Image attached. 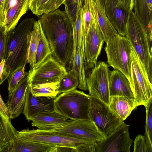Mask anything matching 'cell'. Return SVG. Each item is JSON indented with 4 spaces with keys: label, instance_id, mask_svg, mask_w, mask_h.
I'll list each match as a JSON object with an SVG mask.
<instances>
[{
    "label": "cell",
    "instance_id": "cell-1",
    "mask_svg": "<svg viewBox=\"0 0 152 152\" xmlns=\"http://www.w3.org/2000/svg\"><path fill=\"white\" fill-rule=\"evenodd\" d=\"M41 26L49 43L53 57L69 68L74 49L72 23L64 12L57 9L41 15Z\"/></svg>",
    "mask_w": 152,
    "mask_h": 152
},
{
    "label": "cell",
    "instance_id": "cell-2",
    "mask_svg": "<svg viewBox=\"0 0 152 152\" xmlns=\"http://www.w3.org/2000/svg\"><path fill=\"white\" fill-rule=\"evenodd\" d=\"M35 20L33 18L23 20L17 27L6 33L4 60V71L0 85L20 66L27 63L26 57L30 34Z\"/></svg>",
    "mask_w": 152,
    "mask_h": 152
},
{
    "label": "cell",
    "instance_id": "cell-3",
    "mask_svg": "<svg viewBox=\"0 0 152 152\" xmlns=\"http://www.w3.org/2000/svg\"><path fill=\"white\" fill-rule=\"evenodd\" d=\"M17 137L23 140L38 142L60 148L69 149L72 151L96 152L95 141L77 139L49 130L25 129L17 131Z\"/></svg>",
    "mask_w": 152,
    "mask_h": 152
},
{
    "label": "cell",
    "instance_id": "cell-4",
    "mask_svg": "<svg viewBox=\"0 0 152 152\" xmlns=\"http://www.w3.org/2000/svg\"><path fill=\"white\" fill-rule=\"evenodd\" d=\"M126 37L138 56L152 83L151 43L136 13L133 11L129 15Z\"/></svg>",
    "mask_w": 152,
    "mask_h": 152
},
{
    "label": "cell",
    "instance_id": "cell-5",
    "mask_svg": "<svg viewBox=\"0 0 152 152\" xmlns=\"http://www.w3.org/2000/svg\"><path fill=\"white\" fill-rule=\"evenodd\" d=\"M90 102L89 94L75 89L57 96L54 101L53 109L68 119L91 121Z\"/></svg>",
    "mask_w": 152,
    "mask_h": 152
},
{
    "label": "cell",
    "instance_id": "cell-6",
    "mask_svg": "<svg viewBox=\"0 0 152 152\" xmlns=\"http://www.w3.org/2000/svg\"><path fill=\"white\" fill-rule=\"evenodd\" d=\"M132 49L126 37L118 34L110 39L104 48L108 64L123 73L129 80L131 74Z\"/></svg>",
    "mask_w": 152,
    "mask_h": 152
},
{
    "label": "cell",
    "instance_id": "cell-7",
    "mask_svg": "<svg viewBox=\"0 0 152 152\" xmlns=\"http://www.w3.org/2000/svg\"><path fill=\"white\" fill-rule=\"evenodd\" d=\"M131 70L129 81L137 106L145 107L152 99V84L142 63L132 48Z\"/></svg>",
    "mask_w": 152,
    "mask_h": 152
},
{
    "label": "cell",
    "instance_id": "cell-8",
    "mask_svg": "<svg viewBox=\"0 0 152 152\" xmlns=\"http://www.w3.org/2000/svg\"><path fill=\"white\" fill-rule=\"evenodd\" d=\"M89 115L104 137L111 134L124 122L110 108L108 105L99 98L90 96Z\"/></svg>",
    "mask_w": 152,
    "mask_h": 152
},
{
    "label": "cell",
    "instance_id": "cell-9",
    "mask_svg": "<svg viewBox=\"0 0 152 152\" xmlns=\"http://www.w3.org/2000/svg\"><path fill=\"white\" fill-rule=\"evenodd\" d=\"M48 130L74 138L97 142L104 138L94 123L86 120H68L59 126Z\"/></svg>",
    "mask_w": 152,
    "mask_h": 152
},
{
    "label": "cell",
    "instance_id": "cell-10",
    "mask_svg": "<svg viewBox=\"0 0 152 152\" xmlns=\"http://www.w3.org/2000/svg\"><path fill=\"white\" fill-rule=\"evenodd\" d=\"M108 66L103 61H99L86 77L89 95L97 97L108 105L110 99Z\"/></svg>",
    "mask_w": 152,
    "mask_h": 152
},
{
    "label": "cell",
    "instance_id": "cell-11",
    "mask_svg": "<svg viewBox=\"0 0 152 152\" xmlns=\"http://www.w3.org/2000/svg\"><path fill=\"white\" fill-rule=\"evenodd\" d=\"M67 73L66 68L51 55L37 67L30 69L29 84L59 81Z\"/></svg>",
    "mask_w": 152,
    "mask_h": 152
},
{
    "label": "cell",
    "instance_id": "cell-12",
    "mask_svg": "<svg viewBox=\"0 0 152 152\" xmlns=\"http://www.w3.org/2000/svg\"><path fill=\"white\" fill-rule=\"evenodd\" d=\"M90 6L92 13L91 21L84 41L85 70L87 69L93 68L96 64L104 42L91 4Z\"/></svg>",
    "mask_w": 152,
    "mask_h": 152
},
{
    "label": "cell",
    "instance_id": "cell-13",
    "mask_svg": "<svg viewBox=\"0 0 152 152\" xmlns=\"http://www.w3.org/2000/svg\"><path fill=\"white\" fill-rule=\"evenodd\" d=\"M129 125L124 123L113 133L97 143L96 152H130L133 140Z\"/></svg>",
    "mask_w": 152,
    "mask_h": 152
},
{
    "label": "cell",
    "instance_id": "cell-14",
    "mask_svg": "<svg viewBox=\"0 0 152 152\" xmlns=\"http://www.w3.org/2000/svg\"><path fill=\"white\" fill-rule=\"evenodd\" d=\"M56 97L33 95L30 91L29 85L26 91L24 105L22 113L26 120L31 121L40 112L53 107Z\"/></svg>",
    "mask_w": 152,
    "mask_h": 152
},
{
    "label": "cell",
    "instance_id": "cell-15",
    "mask_svg": "<svg viewBox=\"0 0 152 152\" xmlns=\"http://www.w3.org/2000/svg\"><path fill=\"white\" fill-rule=\"evenodd\" d=\"M29 84L28 73L19 82L12 93L8 96L6 103L8 115L10 119L17 117L24 108L27 88Z\"/></svg>",
    "mask_w": 152,
    "mask_h": 152
},
{
    "label": "cell",
    "instance_id": "cell-16",
    "mask_svg": "<svg viewBox=\"0 0 152 152\" xmlns=\"http://www.w3.org/2000/svg\"><path fill=\"white\" fill-rule=\"evenodd\" d=\"M30 0H5L4 10L5 15L4 26L6 32L15 28L21 17L28 9Z\"/></svg>",
    "mask_w": 152,
    "mask_h": 152
},
{
    "label": "cell",
    "instance_id": "cell-17",
    "mask_svg": "<svg viewBox=\"0 0 152 152\" xmlns=\"http://www.w3.org/2000/svg\"><path fill=\"white\" fill-rule=\"evenodd\" d=\"M104 9L107 18L118 34L125 36L129 13L117 7L115 0H106Z\"/></svg>",
    "mask_w": 152,
    "mask_h": 152
},
{
    "label": "cell",
    "instance_id": "cell-18",
    "mask_svg": "<svg viewBox=\"0 0 152 152\" xmlns=\"http://www.w3.org/2000/svg\"><path fill=\"white\" fill-rule=\"evenodd\" d=\"M108 82L110 96H124L134 99L130 82L121 72L109 70Z\"/></svg>",
    "mask_w": 152,
    "mask_h": 152
},
{
    "label": "cell",
    "instance_id": "cell-19",
    "mask_svg": "<svg viewBox=\"0 0 152 152\" xmlns=\"http://www.w3.org/2000/svg\"><path fill=\"white\" fill-rule=\"evenodd\" d=\"M68 119L55 111L53 108L45 110L36 115L31 120V125L39 129L50 130L59 126Z\"/></svg>",
    "mask_w": 152,
    "mask_h": 152
},
{
    "label": "cell",
    "instance_id": "cell-20",
    "mask_svg": "<svg viewBox=\"0 0 152 152\" xmlns=\"http://www.w3.org/2000/svg\"><path fill=\"white\" fill-rule=\"evenodd\" d=\"M90 1L104 41L107 44L112 36L118 33L107 18L104 8L99 2L98 0Z\"/></svg>",
    "mask_w": 152,
    "mask_h": 152
},
{
    "label": "cell",
    "instance_id": "cell-21",
    "mask_svg": "<svg viewBox=\"0 0 152 152\" xmlns=\"http://www.w3.org/2000/svg\"><path fill=\"white\" fill-rule=\"evenodd\" d=\"M57 147L19 139L14 140L7 152H56L60 151Z\"/></svg>",
    "mask_w": 152,
    "mask_h": 152
},
{
    "label": "cell",
    "instance_id": "cell-22",
    "mask_svg": "<svg viewBox=\"0 0 152 152\" xmlns=\"http://www.w3.org/2000/svg\"><path fill=\"white\" fill-rule=\"evenodd\" d=\"M108 105L123 121L126 119L137 107L134 99L120 96H110Z\"/></svg>",
    "mask_w": 152,
    "mask_h": 152
},
{
    "label": "cell",
    "instance_id": "cell-23",
    "mask_svg": "<svg viewBox=\"0 0 152 152\" xmlns=\"http://www.w3.org/2000/svg\"><path fill=\"white\" fill-rule=\"evenodd\" d=\"M134 8L147 34L151 35L152 0H134Z\"/></svg>",
    "mask_w": 152,
    "mask_h": 152
},
{
    "label": "cell",
    "instance_id": "cell-24",
    "mask_svg": "<svg viewBox=\"0 0 152 152\" xmlns=\"http://www.w3.org/2000/svg\"><path fill=\"white\" fill-rule=\"evenodd\" d=\"M17 131L10 119H6L0 111V152H7L17 137Z\"/></svg>",
    "mask_w": 152,
    "mask_h": 152
},
{
    "label": "cell",
    "instance_id": "cell-25",
    "mask_svg": "<svg viewBox=\"0 0 152 152\" xmlns=\"http://www.w3.org/2000/svg\"><path fill=\"white\" fill-rule=\"evenodd\" d=\"M41 25L39 20H35L33 27L29 38L27 48L26 61L29 63L30 69L32 68L34 64L37 49L40 37V29Z\"/></svg>",
    "mask_w": 152,
    "mask_h": 152
},
{
    "label": "cell",
    "instance_id": "cell-26",
    "mask_svg": "<svg viewBox=\"0 0 152 152\" xmlns=\"http://www.w3.org/2000/svg\"><path fill=\"white\" fill-rule=\"evenodd\" d=\"M59 81L29 85L30 91L33 95L56 97Z\"/></svg>",
    "mask_w": 152,
    "mask_h": 152
},
{
    "label": "cell",
    "instance_id": "cell-27",
    "mask_svg": "<svg viewBox=\"0 0 152 152\" xmlns=\"http://www.w3.org/2000/svg\"><path fill=\"white\" fill-rule=\"evenodd\" d=\"M51 55H52L51 52L49 43L41 26L40 39L37 50L34 64L32 68L38 66Z\"/></svg>",
    "mask_w": 152,
    "mask_h": 152
},
{
    "label": "cell",
    "instance_id": "cell-28",
    "mask_svg": "<svg viewBox=\"0 0 152 152\" xmlns=\"http://www.w3.org/2000/svg\"><path fill=\"white\" fill-rule=\"evenodd\" d=\"M79 85L77 74L70 69L60 80L57 89L58 95L76 89Z\"/></svg>",
    "mask_w": 152,
    "mask_h": 152
},
{
    "label": "cell",
    "instance_id": "cell-29",
    "mask_svg": "<svg viewBox=\"0 0 152 152\" xmlns=\"http://www.w3.org/2000/svg\"><path fill=\"white\" fill-rule=\"evenodd\" d=\"M146 109V118L144 136L150 152H152V99H151Z\"/></svg>",
    "mask_w": 152,
    "mask_h": 152
},
{
    "label": "cell",
    "instance_id": "cell-30",
    "mask_svg": "<svg viewBox=\"0 0 152 152\" xmlns=\"http://www.w3.org/2000/svg\"><path fill=\"white\" fill-rule=\"evenodd\" d=\"M25 66H24L20 67L11 74L7 78L8 95L12 93L19 82L27 73V72L25 71Z\"/></svg>",
    "mask_w": 152,
    "mask_h": 152
},
{
    "label": "cell",
    "instance_id": "cell-31",
    "mask_svg": "<svg viewBox=\"0 0 152 152\" xmlns=\"http://www.w3.org/2000/svg\"><path fill=\"white\" fill-rule=\"evenodd\" d=\"M49 0H30L28 9L37 16L44 14L46 6Z\"/></svg>",
    "mask_w": 152,
    "mask_h": 152
},
{
    "label": "cell",
    "instance_id": "cell-32",
    "mask_svg": "<svg viewBox=\"0 0 152 152\" xmlns=\"http://www.w3.org/2000/svg\"><path fill=\"white\" fill-rule=\"evenodd\" d=\"M134 152H150L144 136L141 134L137 135L134 141Z\"/></svg>",
    "mask_w": 152,
    "mask_h": 152
},
{
    "label": "cell",
    "instance_id": "cell-33",
    "mask_svg": "<svg viewBox=\"0 0 152 152\" xmlns=\"http://www.w3.org/2000/svg\"><path fill=\"white\" fill-rule=\"evenodd\" d=\"M80 1V0H65L63 4L65 6L64 12L68 14H76Z\"/></svg>",
    "mask_w": 152,
    "mask_h": 152
},
{
    "label": "cell",
    "instance_id": "cell-34",
    "mask_svg": "<svg viewBox=\"0 0 152 152\" xmlns=\"http://www.w3.org/2000/svg\"><path fill=\"white\" fill-rule=\"evenodd\" d=\"M6 33L4 25L0 26V63L4 60Z\"/></svg>",
    "mask_w": 152,
    "mask_h": 152
},
{
    "label": "cell",
    "instance_id": "cell-35",
    "mask_svg": "<svg viewBox=\"0 0 152 152\" xmlns=\"http://www.w3.org/2000/svg\"><path fill=\"white\" fill-rule=\"evenodd\" d=\"M65 0H49L47 3L44 11V14L52 12L58 9Z\"/></svg>",
    "mask_w": 152,
    "mask_h": 152
},
{
    "label": "cell",
    "instance_id": "cell-36",
    "mask_svg": "<svg viewBox=\"0 0 152 152\" xmlns=\"http://www.w3.org/2000/svg\"><path fill=\"white\" fill-rule=\"evenodd\" d=\"M117 7L125 10L128 13L133 11L134 0H115Z\"/></svg>",
    "mask_w": 152,
    "mask_h": 152
},
{
    "label": "cell",
    "instance_id": "cell-37",
    "mask_svg": "<svg viewBox=\"0 0 152 152\" xmlns=\"http://www.w3.org/2000/svg\"><path fill=\"white\" fill-rule=\"evenodd\" d=\"M5 15L4 8L0 6V26L4 25Z\"/></svg>",
    "mask_w": 152,
    "mask_h": 152
},
{
    "label": "cell",
    "instance_id": "cell-38",
    "mask_svg": "<svg viewBox=\"0 0 152 152\" xmlns=\"http://www.w3.org/2000/svg\"><path fill=\"white\" fill-rule=\"evenodd\" d=\"M4 60H3L0 63V79L3 74L4 66Z\"/></svg>",
    "mask_w": 152,
    "mask_h": 152
},
{
    "label": "cell",
    "instance_id": "cell-39",
    "mask_svg": "<svg viewBox=\"0 0 152 152\" xmlns=\"http://www.w3.org/2000/svg\"><path fill=\"white\" fill-rule=\"evenodd\" d=\"M104 8L106 0H98Z\"/></svg>",
    "mask_w": 152,
    "mask_h": 152
},
{
    "label": "cell",
    "instance_id": "cell-40",
    "mask_svg": "<svg viewBox=\"0 0 152 152\" xmlns=\"http://www.w3.org/2000/svg\"><path fill=\"white\" fill-rule=\"evenodd\" d=\"M5 0H0V6L4 8Z\"/></svg>",
    "mask_w": 152,
    "mask_h": 152
}]
</instances>
